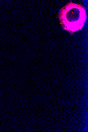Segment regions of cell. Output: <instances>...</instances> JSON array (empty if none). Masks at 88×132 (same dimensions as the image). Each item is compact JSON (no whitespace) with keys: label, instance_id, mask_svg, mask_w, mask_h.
<instances>
[{"label":"cell","instance_id":"1","mask_svg":"<svg viewBox=\"0 0 88 132\" xmlns=\"http://www.w3.org/2000/svg\"><path fill=\"white\" fill-rule=\"evenodd\" d=\"M57 17L63 29L72 35L82 29L87 19L86 10L81 5L70 1L59 10Z\"/></svg>","mask_w":88,"mask_h":132}]
</instances>
